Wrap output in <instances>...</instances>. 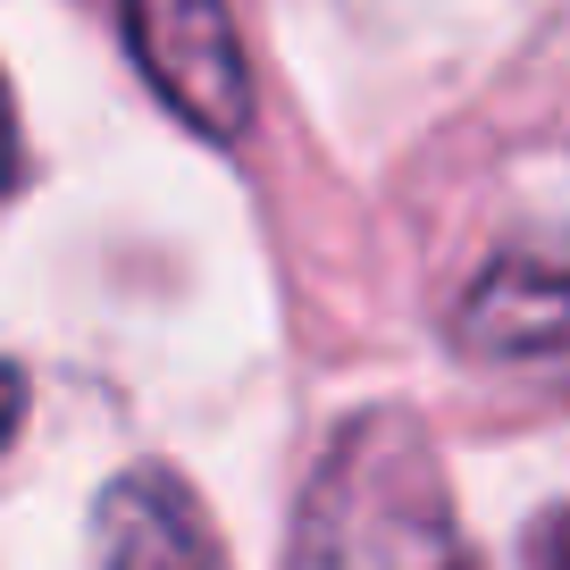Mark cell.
Listing matches in <instances>:
<instances>
[{"label":"cell","instance_id":"6da1fadb","mask_svg":"<svg viewBox=\"0 0 570 570\" xmlns=\"http://www.w3.org/2000/svg\"><path fill=\"white\" fill-rule=\"evenodd\" d=\"M285 570H462L445 470L411 411L377 403L327 436Z\"/></svg>","mask_w":570,"mask_h":570},{"label":"cell","instance_id":"7a4b0ae2","mask_svg":"<svg viewBox=\"0 0 570 570\" xmlns=\"http://www.w3.org/2000/svg\"><path fill=\"white\" fill-rule=\"evenodd\" d=\"M118 9H126V51L151 76V92L210 142L244 135L252 126V68H244L227 0H118Z\"/></svg>","mask_w":570,"mask_h":570},{"label":"cell","instance_id":"3957f363","mask_svg":"<svg viewBox=\"0 0 570 570\" xmlns=\"http://www.w3.org/2000/svg\"><path fill=\"white\" fill-rule=\"evenodd\" d=\"M92 562L101 570H227L210 512L177 470H118L92 503Z\"/></svg>","mask_w":570,"mask_h":570},{"label":"cell","instance_id":"277c9868","mask_svg":"<svg viewBox=\"0 0 570 570\" xmlns=\"http://www.w3.org/2000/svg\"><path fill=\"white\" fill-rule=\"evenodd\" d=\"M462 344L503 370L570 361V277L537 261H495L462 303Z\"/></svg>","mask_w":570,"mask_h":570},{"label":"cell","instance_id":"5b68a950","mask_svg":"<svg viewBox=\"0 0 570 570\" xmlns=\"http://www.w3.org/2000/svg\"><path fill=\"white\" fill-rule=\"evenodd\" d=\"M529 570H570V503L529 529Z\"/></svg>","mask_w":570,"mask_h":570}]
</instances>
